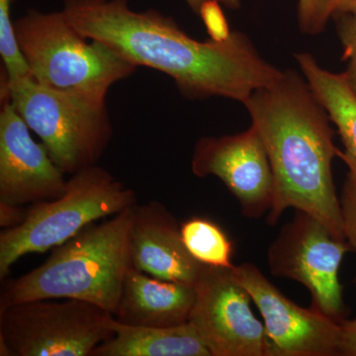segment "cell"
I'll list each match as a JSON object with an SVG mask.
<instances>
[{"instance_id":"cell-1","label":"cell","mask_w":356,"mask_h":356,"mask_svg":"<svg viewBox=\"0 0 356 356\" xmlns=\"http://www.w3.org/2000/svg\"><path fill=\"white\" fill-rule=\"evenodd\" d=\"M130 1L64 0L63 13L86 38L102 42L138 67L170 76L187 99L243 103L282 76L245 33L235 30L224 40L199 41L172 16L154 8L135 11Z\"/></svg>"},{"instance_id":"cell-2","label":"cell","mask_w":356,"mask_h":356,"mask_svg":"<svg viewBox=\"0 0 356 356\" xmlns=\"http://www.w3.org/2000/svg\"><path fill=\"white\" fill-rule=\"evenodd\" d=\"M266 146L273 175L274 226L288 208L303 211L332 235H343L341 200L332 161L341 154L331 119L302 72L283 70L273 83L257 89L243 103Z\"/></svg>"},{"instance_id":"cell-3","label":"cell","mask_w":356,"mask_h":356,"mask_svg":"<svg viewBox=\"0 0 356 356\" xmlns=\"http://www.w3.org/2000/svg\"><path fill=\"white\" fill-rule=\"evenodd\" d=\"M134 206L107 221L88 225L54 248L41 266L7 282L0 310L34 300L76 299L114 314L131 266Z\"/></svg>"},{"instance_id":"cell-4","label":"cell","mask_w":356,"mask_h":356,"mask_svg":"<svg viewBox=\"0 0 356 356\" xmlns=\"http://www.w3.org/2000/svg\"><path fill=\"white\" fill-rule=\"evenodd\" d=\"M13 24L33 79L51 90L104 106L110 88L138 70L106 44L89 42L72 27L63 10L29 9Z\"/></svg>"},{"instance_id":"cell-5","label":"cell","mask_w":356,"mask_h":356,"mask_svg":"<svg viewBox=\"0 0 356 356\" xmlns=\"http://www.w3.org/2000/svg\"><path fill=\"white\" fill-rule=\"evenodd\" d=\"M137 204L130 187L97 165L70 175L62 196L32 204L19 226L0 235V280L18 259L63 245L88 225Z\"/></svg>"},{"instance_id":"cell-6","label":"cell","mask_w":356,"mask_h":356,"mask_svg":"<svg viewBox=\"0 0 356 356\" xmlns=\"http://www.w3.org/2000/svg\"><path fill=\"white\" fill-rule=\"evenodd\" d=\"M0 86L65 175L97 165L113 136L107 105L95 106L51 90L33 77L8 81L3 72Z\"/></svg>"},{"instance_id":"cell-7","label":"cell","mask_w":356,"mask_h":356,"mask_svg":"<svg viewBox=\"0 0 356 356\" xmlns=\"http://www.w3.org/2000/svg\"><path fill=\"white\" fill-rule=\"evenodd\" d=\"M34 300L0 310V355L91 356L113 336V314L83 300Z\"/></svg>"},{"instance_id":"cell-8","label":"cell","mask_w":356,"mask_h":356,"mask_svg":"<svg viewBox=\"0 0 356 356\" xmlns=\"http://www.w3.org/2000/svg\"><path fill=\"white\" fill-rule=\"evenodd\" d=\"M271 243L267 261L271 273L301 283L311 293L312 308L337 323L344 320L346 305L339 268L351 250L346 240L337 238L318 220L295 210Z\"/></svg>"},{"instance_id":"cell-9","label":"cell","mask_w":356,"mask_h":356,"mask_svg":"<svg viewBox=\"0 0 356 356\" xmlns=\"http://www.w3.org/2000/svg\"><path fill=\"white\" fill-rule=\"evenodd\" d=\"M231 268L203 264L188 322L211 356H266L264 325L255 318L252 298Z\"/></svg>"},{"instance_id":"cell-10","label":"cell","mask_w":356,"mask_h":356,"mask_svg":"<svg viewBox=\"0 0 356 356\" xmlns=\"http://www.w3.org/2000/svg\"><path fill=\"white\" fill-rule=\"evenodd\" d=\"M231 271L261 312L266 356L339 355V323L312 307L295 304L254 264L245 262L234 266Z\"/></svg>"},{"instance_id":"cell-11","label":"cell","mask_w":356,"mask_h":356,"mask_svg":"<svg viewBox=\"0 0 356 356\" xmlns=\"http://www.w3.org/2000/svg\"><path fill=\"white\" fill-rule=\"evenodd\" d=\"M191 170L197 177L221 179L238 199L245 217L257 219L271 209L273 170L254 125L236 135L200 138L194 147Z\"/></svg>"},{"instance_id":"cell-12","label":"cell","mask_w":356,"mask_h":356,"mask_svg":"<svg viewBox=\"0 0 356 356\" xmlns=\"http://www.w3.org/2000/svg\"><path fill=\"white\" fill-rule=\"evenodd\" d=\"M0 203L15 206L53 200L67 188L65 173L0 89Z\"/></svg>"},{"instance_id":"cell-13","label":"cell","mask_w":356,"mask_h":356,"mask_svg":"<svg viewBox=\"0 0 356 356\" xmlns=\"http://www.w3.org/2000/svg\"><path fill=\"white\" fill-rule=\"evenodd\" d=\"M131 266L159 280L195 284L203 264L182 240L177 220L163 204H136L130 231Z\"/></svg>"},{"instance_id":"cell-14","label":"cell","mask_w":356,"mask_h":356,"mask_svg":"<svg viewBox=\"0 0 356 356\" xmlns=\"http://www.w3.org/2000/svg\"><path fill=\"white\" fill-rule=\"evenodd\" d=\"M195 284L159 280L130 266L113 316L122 324L172 327L189 321Z\"/></svg>"},{"instance_id":"cell-15","label":"cell","mask_w":356,"mask_h":356,"mask_svg":"<svg viewBox=\"0 0 356 356\" xmlns=\"http://www.w3.org/2000/svg\"><path fill=\"white\" fill-rule=\"evenodd\" d=\"M113 336L91 356H211L191 322L172 327L122 324L115 318Z\"/></svg>"},{"instance_id":"cell-16","label":"cell","mask_w":356,"mask_h":356,"mask_svg":"<svg viewBox=\"0 0 356 356\" xmlns=\"http://www.w3.org/2000/svg\"><path fill=\"white\" fill-rule=\"evenodd\" d=\"M295 60L337 129L344 151L339 158L348 168V177L356 181V95L346 74H334L321 67L310 53H298Z\"/></svg>"},{"instance_id":"cell-17","label":"cell","mask_w":356,"mask_h":356,"mask_svg":"<svg viewBox=\"0 0 356 356\" xmlns=\"http://www.w3.org/2000/svg\"><path fill=\"white\" fill-rule=\"evenodd\" d=\"M182 240L189 254L205 266L231 268L234 245L218 225L193 217L180 226Z\"/></svg>"},{"instance_id":"cell-18","label":"cell","mask_w":356,"mask_h":356,"mask_svg":"<svg viewBox=\"0 0 356 356\" xmlns=\"http://www.w3.org/2000/svg\"><path fill=\"white\" fill-rule=\"evenodd\" d=\"M332 16V0H298L297 19L303 34L309 36L322 34Z\"/></svg>"},{"instance_id":"cell-19","label":"cell","mask_w":356,"mask_h":356,"mask_svg":"<svg viewBox=\"0 0 356 356\" xmlns=\"http://www.w3.org/2000/svg\"><path fill=\"white\" fill-rule=\"evenodd\" d=\"M337 32L343 46V60L348 64L344 74L356 95V16L337 15Z\"/></svg>"},{"instance_id":"cell-20","label":"cell","mask_w":356,"mask_h":356,"mask_svg":"<svg viewBox=\"0 0 356 356\" xmlns=\"http://www.w3.org/2000/svg\"><path fill=\"white\" fill-rule=\"evenodd\" d=\"M339 200L344 238L350 243L351 250L356 252V181L348 175Z\"/></svg>"},{"instance_id":"cell-21","label":"cell","mask_w":356,"mask_h":356,"mask_svg":"<svg viewBox=\"0 0 356 356\" xmlns=\"http://www.w3.org/2000/svg\"><path fill=\"white\" fill-rule=\"evenodd\" d=\"M199 17L202 19L211 39L224 40L231 34L232 31L229 29L228 22L219 2H206L201 8Z\"/></svg>"},{"instance_id":"cell-22","label":"cell","mask_w":356,"mask_h":356,"mask_svg":"<svg viewBox=\"0 0 356 356\" xmlns=\"http://www.w3.org/2000/svg\"><path fill=\"white\" fill-rule=\"evenodd\" d=\"M355 282L356 283V276ZM339 355L356 356V318L350 321H341L339 322Z\"/></svg>"},{"instance_id":"cell-23","label":"cell","mask_w":356,"mask_h":356,"mask_svg":"<svg viewBox=\"0 0 356 356\" xmlns=\"http://www.w3.org/2000/svg\"><path fill=\"white\" fill-rule=\"evenodd\" d=\"M26 215L27 209L24 206L0 203V226L2 228L11 229L19 226L24 221Z\"/></svg>"},{"instance_id":"cell-24","label":"cell","mask_w":356,"mask_h":356,"mask_svg":"<svg viewBox=\"0 0 356 356\" xmlns=\"http://www.w3.org/2000/svg\"><path fill=\"white\" fill-rule=\"evenodd\" d=\"M209 1L219 2L222 6L226 7L229 10H236V9L240 8L241 6H242L241 0H185L189 8L197 16H199V13H200L201 8H202L204 4Z\"/></svg>"},{"instance_id":"cell-25","label":"cell","mask_w":356,"mask_h":356,"mask_svg":"<svg viewBox=\"0 0 356 356\" xmlns=\"http://www.w3.org/2000/svg\"><path fill=\"white\" fill-rule=\"evenodd\" d=\"M332 4H334V16L344 15V14L356 16V0H332Z\"/></svg>"}]
</instances>
